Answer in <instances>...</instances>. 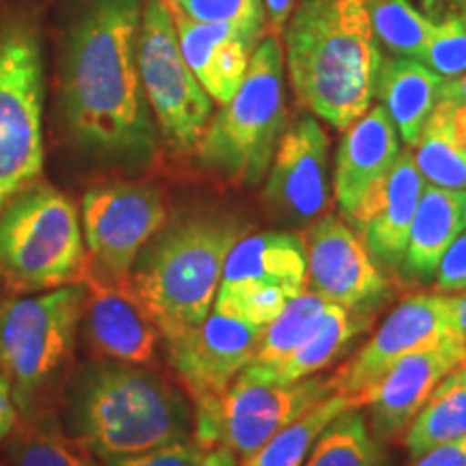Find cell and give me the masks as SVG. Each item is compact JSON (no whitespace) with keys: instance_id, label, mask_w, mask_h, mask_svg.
Segmentation results:
<instances>
[{"instance_id":"1","label":"cell","mask_w":466,"mask_h":466,"mask_svg":"<svg viewBox=\"0 0 466 466\" xmlns=\"http://www.w3.org/2000/svg\"><path fill=\"white\" fill-rule=\"evenodd\" d=\"M145 0H69L58 58L66 127L91 158L127 168L156 156V124L137 66Z\"/></svg>"},{"instance_id":"2","label":"cell","mask_w":466,"mask_h":466,"mask_svg":"<svg viewBox=\"0 0 466 466\" xmlns=\"http://www.w3.org/2000/svg\"><path fill=\"white\" fill-rule=\"evenodd\" d=\"M285 25L296 100L346 130L371 108L382 66L367 0H302Z\"/></svg>"},{"instance_id":"3","label":"cell","mask_w":466,"mask_h":466,"mask_svg":"<svg viewBox=\"0 0 466 466\" xmlns=\"http://www.w3.org/2000/svg\"><path fill=\"white\" fill-rule=\"evenodd\" d=\"M61 423L96 460H108L192 439L195 406L158 371L96 359L67 384Z\"/></svg>"},{"instance_id":"4","label":"cell","mask_w":466,"mask_h":466,"mask_svg":"<svg viewBox=\"0 0 466 466\" xmlns=\"http://www.w3.org/2000/svg\"><path fill=\"white\" fill-rule=\"evenodd\" d=\"M244 231L231 217L192 214L167 220L145 244L127 283L165 343L209 316L227 255Z\"/></svg>"},{"instance_id":"5","label":"cell","mask_w":466,"mask_h":466,"mask_svg":"<svg viewBox=\"0 0 466 466\" xmlns=\"http://www.w3.org/2000/svg\"><path fill=\"white\" fill-rule=\"evenodd\" d=\"M86 248L80 209L66 192L33 182L0 209V283L39 294L80 283Z\"/></svg>"},{"instance_id":"6","label":"cell","mask_w":466,"mask_h":466,"mask_svg":"<svg viewBox=\"0 0 466 466\" xmlns=\"http://www.w3.org/2000/svg\"><path fill=\"white\" fill-rule=\"evenodd\" d=\"M285 127L283 52L277 37H261L233 97L209 116L197 156L227 182L255 186L266 177Z\"/></svg>"},{"instance_id":"7","label":"cell","mask_w":466,"mask_h":466,"mask_svg":"<svg viewBox=\"0 0 466 466\" xmlns=\"http://www.w3.org/2000/svg\"><path fill=\"white\" fill-rule=\"evenodd\" d=\"M85 285L25 294L0 307V374L7 378L20 417L37 408L80 333Z\"/></svg>"},{"instance_id":"8","label":"cell","mask_w":466,"mask_h":466,"mask_svg":"<svg viewBox=\"0 0 466 466\" xmlns=\"http://www.w3.org/2000/svg\"><path fill=\"white\" fill-rule=\"evenodd\" d=\"M44 168V58L31 17L0 22V209Z\"/></svg>"},{"instance_id":"9","label":"cell","mask_w":466,"mask_h":466,"mask_svg":"<svg viewBox=\"0 0 466 466\" xmlns=\"http://www.w3.org/2000/svg\"><path fill=\"white\" fill-rule=\"evenodd\" d=\"M333 393L329 378L279 382L242 370L218 398L195 406V441L203 450L225 447L240 462L285 425Z\"/></svg>"},{"instance_id":"10","label":"cell","mask_w":466,"mask_h":466,"mask_svg":"<svg viewBox=\"0 0 466 466\" xmlns=\"http://www.w3.org/2000/svg\"><path fill=\"white\" fill-rule=\"evenodd\" d=\"M137 66L145 100L162 137L173 149L197 151L212 116V97L186 66L167 0H145Z\"/></svg>"},{"instance_id":"11","label":"cell","mask_w":466,"mask_h":466,"mask_svg":"<svg viewBox=\"0 0 466 466\" xmlns=\"http://www.w3.org/2000/svg\"><path fill=\"white\" fill-rule=\"evenodd\" d=\"M168 220L158 186L113 182L86 190L80 225L89 268L108 281L126 283L141 250Z\"/></svg>"},{"instance_id":"12","label":"cell","mask_w":466,"mask_h":466,"mask_svg":"<svg viewBox=\"0 0 466 466\" xmlns=\"http://www.w3.org/2000/svg\"><path fill=\"white\" fill-rule=\"evenodd\" d=\"M450 339H460L451 318V300L442 291H419L389 313L374 337L329 378L333 393L370 391L391 367L408 354L423 352Z\"/></svg>"},{"instance_id":"13","label":"cell","mask_w":466,"mask_h":466,"mask_svg":"<svg viewBox=\"0 0 466 466\" xmlns=\"http://www.w3.org/2000/svg\"><path fill=\"white\" fill-rule=\"evenodd\" d=\"M264 186L266 206L291 225H311L330 208L329 137L302 115L279 138Z\"/></svg>"},{"instance_id":"14","label":"cell","mask_w":466,"mask_h":466,"mask_svg":"<svg viewBox=\"0 0 466 466\" xmlns=\"http://www.w3.org/2000/svg\"><path fill=\"white\" fill-rule=\"evenodd\" d=\"M307 289L348 311H363L387 294V279L346 220L326 212L309 225Z\"/></svg>"},{"instance_id":"15","label":"cell","mask_w":466,"mask_h":466,"mask_svg":"<svg viewBox=\"0 0 466 466\" xmlns=\"http://www.w3.org/2000/svg\"><path fill=\"white\" fill-rule=\"evenodd\" d=\"M264 329L223 313L209 316L179 339L167 343V354L192 406L218 398L250 363Z\"/></svg>"},{"instance_id":"16","label":"cell","mask_w":466,"mask_h":466,"mask_svg":"<svg viewBox=\"0 0 466 466\" xmlns=\"http://www.w3.org/2000/svg\"><path fill=\"white\" fill-rule=\"evenodd\" d=\"M80 283L85 285L80 333L91 352L97 359L132 365L154 360L162 337L132 294L130 283L108 281L89 266Z\"/></svg>"},{"instance_id":"17","label":"cell","mask_w":466,"mask_h":466,"mask_svg":"<svg viewBox=\"0 0 466 466\" xmlns=\"http://www.w3.org/2000/svg\"><path fill=\"white\" fill-rule=\"evenodd\" d=\"M464 350L462 339H450L423 352L408 354L370 391L359 395L357 406H370L367 423L378 441H391L404 432L442 378L458 365Z\"/></svg>"},{"instance_id":"18","label":"cell","mask_w":466,"mask_h":466,"mask_svg":"<svg viewBox=\"0 0 466 466\" xmlns=\"http://www.w3.org/2000/svg\"><path fill=\"white\" fill-rule=\"evenodd\" d=\"M398 130L387 110L374 106L343 130L335 160V201L352 223L376 186L387 177L400 156Z\"/></svg>"},{"instance_id":"19","label":"cell","mask_w":466,"mask_h":466,"mask_svg":"<svg viewBox=\"0 0 466 466\" xmlns=\"http://www.w3.org/2000/svg\"><path fill=\"white\" fill-rule=\"evenodd\" d=\"M173 17L186 66L212 102L223 106L242 85L250 56L264 33L227 22H195L175 11Z\"/></svg>"},{"instance_id":"20","label":"cell","mask_w":466,"mask_h":466,"mask_svg":"<svg viewBox=\"0 0 466 466\" xmlns=\"http://www.w3.org/2000/svg\"><path fill=\"white\" fill-rule=\"evenodd\" d=\"M423 186L412 151H400L391 171L352 220L371 258L387 266H401Z\"/></svg>"},{"instance_id":"21","label":"cell","mask_w":466,"mask_h":466,"mask_svg":"<svg viewBox=\"0 0 466 466\" xmlns=\"http://www.w3.org/2000/svg\"><path fill=\"white\" fill-rule=\"evenodd\" d=\"M277 288L296 299L307 289L305 238L289 231L242 236L225 259L218 289Z\"/></svg>"},{"instance_id":"22","label":"cell","mask_w":466,"mask_h":466,"mask_svg":"<svg viewBox=\"0 0 466 466\" xmlns=\"http://www.w3.org/2000/svg\"><path fill=\"white\" fill-rule=\"evenodd\" d=\"M445 78L417 58H384L378 74L376 96L380 106L408 147H415L423 126L436 108Z\"/></svg>"},{"instance_id":"23","label":"cell","mask_w":466,"mask_h":466,"mask_svg":"<svg viewBox=\"0 0 466 466\" xmlns=\"http://www.w3.org/2000/svg\"><path fill=\"white\" fill-rule=\"evenodd\" d=\"M462 197L464 192L460 190L439 188L432 184L423 186L401 259L408 277L430 279L436 275L445 250L464 231Z\"/></svg>"},{"instance_id":"24","label":"cell","mask_w":466,"mask_h":466,"mask_svg":"<svg viewBox=\"0 0 466 466\" xmlns=\"http://www.w3.org/2000/svg\"><path fill=\"white\" fill-rule=\"evenodd\" d=\"M412 158L425 184L466 192V108L439 100Z\"/></svg>"},{"instance_id":"25","label":"cell","mask_w":466,"mask_h":466,"mask_svg":"<svg viewBox=\"0 0 466 466\" xmlns=\"http://www.w3.org/2000/svg\"><path fill=\"white\" fill-rule=\"evenodd\" d=\"M0 466H97V460L56 415L31 412L9 434Z\"/></svg>"},{"instance_id":"26","label":"cell","mask_w":466,"mask_h":466,"mask_svg":"<svg viewBox=\"0 0 466 466\" xmlns=\"http://www.w3.org/2000/svg\"><path fill=\"white\" fill-rule=\"evenodd\" d=\"M360 330H363V324L352 318V311L329 302L318 329L283 363L275 365L272 370H250V367H244V370L279 382L305 380L339 359Z\"/></svg>"},{"instance_id":"27","label":"cell","mask_w":466,"mask_h":466,"mask_svg":"<svg viewBox=\"0 0 466 466\" xmlns=\"http://www.w3.org/2000/svg\"><path fill=\"white\" fill-rule=\"evenodd\" d=\"M352 406H357L352 395L330 393L319 404L309 408L305 415L285 425L240 466H302L326 425Z\"/></svg>"},{"instance_id":"28","label":"cell","mask_w":466,"mask_h":466,"mask_svg":"<svg viewBox=\"0 0 466 466\" xmlns=\"http://www.w3.org/2000/svg\"><path fill=\"white\" fill-rule=\"evenodd\" d=\"M302 466H387V458L360 406H352L326 425Z\"/></svg>"},{"instance_id":"29","label":"cell","mask_w":466,"mask_h":466,"mask_svg":"<svg viewBox=\"0 0 466 466\" xmlns=\"http://www.w3.org/2000/svg\"><path fill=\"white\" fill-rule=\"evenodd\" d=\"M326 307L329 302L311 289H305L296 299H291L283 311L264 329L258 350L247 367L272 370L275 365L283 363L318 329Z\"/></svg>"},{"instance_id":"30","label":"cell","mask_w":466,"mask_h":466,"mask_svg":"<svg viewBox=\"0 0 466 466\" xmlns=\"http://www.w3.org/2000/svg\"><path fill=\"white\" fill-rule=\"evenodd\" d=\"M466 434V387L442 380L406 428V450L419 458L441 442Z\"/></svg>"},{"instance_id":"31","label":"cell","mask_w":466,"mask_h":466,"mask_svg":"<svg viewBox=\"0 0 466 466\" xmlns=\"http://www.w3.org/2000/svg\"><path fill=\"white\" fill-rule=\"evenodd\" d=\"M376 37L393 56L417 58L434 31L430 20L415 0H367Z\"/></svg>"},{"instance_id":"32","label":"cell","mask_w":466,"mask_h":466,"mask_svg":"<svg viewBox=\"0 0 466 466\" xmlns=\"http://www.w3.org/2000/svg\"><path fill=\"white\" fill-rule=\"evenodd\" d=\"M419 61L445 80L466 74V20L447 15L436 22Z\"/></svg>"},{"instance_id":"33","label":"cell","mask_w":466,"mask_h":466,"mask_svg":"<svg viewBox=\"0 0 466 466\" xmlns=\"http://www.w3.org/2000/svg\"><path fill=\"white\" fill-rule=\"evenodd\" d=\"M175 14L195 22H227L253 31H266L261 0H167Z\"/></svg>"},{"instance_id":"34","label":"cell","mask_w":466,"mask_h":466,"mask_svg":"<svg viewBox=\"0 0 466 466\" xmlns=\"http://www.w3.org/2000/svg\"><path fill=\"white\" fill-rule=\"evenodd\" d=\"M203 453L206 450L192 436V439L171 442L158 450L134 453V456L100 460L97 466H199Z\"/></svg>"},{"instance_id":"35","label":"cell","mask_w":466,"mask_h":466,"mask_svg":"<svg viewBox=\"0 0 466 466\" xmlns=\"http://www.w3.org/2000/svg\"><path fill=\"white\" fill-rule=\"evenodd\" d=\"M436 289L462 294L466 291V231L460 233L451 247L445 250L436 268Z\"/></svg>"},{"instance_id":"36","label":"cell","mask_w":466,"mask_h":466,"mask_svg":"<svg viewBox=\"0 0 466 466\" xmlns=\"http://www.w3.org/2000/svg\"><path fill=\"white\" fill-rule=\"evenodd\" d=\"M412 466H466V434L421 453Z\"/></svg>"},{"instance_id":"37","label":"cell","mask_w":466,"mask_h":466,"mask_svg":"<svg viewBox=\"0 0 466 466\" xmlns=\"http://www.w3.org/2000/svg\"><path fill=\"white\" fill-rule=\"evenodd\" d=\"M17 421H20V412H17L14 395H11V387L7 378L0 374V445L9 439Z\"/></svg>"},{"instance_id":"38","label":"cell","mask_w":466,"mask_h":466,"mask_svg":"<svg viewBox=\"0 0 466 466\" xmlns=\"http://www.w3.org/2000/svg\"><path fill=\"white\" fill-rule=\"evenodd\" d=\"M261 3H264L266 22L270 25L272 31L279 33L285 26V22L289 20L296 0H261Z\"/></svg>"},{"instance_id":"39","label":"cell","mask_w":466,"mask_h":466,"mask_svg":"<svg viewBox=\"0 0 466 466\" xmlns=\"http://www.w3.org/2000/svg\"><path fill=\"white\" fill-rule=\"evenodd\" d=\"M423 14L432 15H456L466 20V0H421Z\"/></svg>"},{"instance_id":"40","label":"cell","mask_w":466,"mask_h":466,"mask_svg":"<svg viewBox=\"0 0 466 466\" xmlns=\"http://www.w3.org/2000/svg\"><path fill=\"white\" fill-rule=\"evenodd\" d=\"M439 100L458 104V106H466V74L460 76V78L445 80L441 86Z\"/></svg>"},{"instance_id":"41","label":"cell","mask_w":466,"mask_h":466,"mask_svg":"<svg viewBox=\"0 0 466 466\" xmlns=\"http://www.w3.org/2000/svg\"><path fill=\"white\" fill-rule=\"evenodd\" d=\"M451 300V318L456 326V335L466 343V291L458 296H450Z\"/></svg>"},{"instance_id":"42","label":"cell","mask_w":466,"mask_h":466,"mask_svg":"<svg viewBox=\"0 0 466 466\" xmlns=\"http://www.w3.org/2000/svg\"><path fill=\"white\" fill-rule=\"evenodd\" d=\"M199 466H240V460L225 447H212V450H206V453H203Z\"/></svg>"},{"instance_id":"43","label":"cell","mask_w":466,"mask_h":466,"mask_svg":"<svg viewBox=\"0 0 466 466\" xmlns=\"http://www.w3.org/2000/svg\"><path fill=\"white\" fill-rule=\"evenodd\" d=\"M442 380L451 382V384H462V387H466V350H464L462 359L458 360V365L453 367V370L445 378H442Z\"/></svg>"},{"instance_id":"44","label":"cell","mask_w":466,"mask_h":466,"mask_svg":"<svg viewBox=\"0 0 466 466\" xmlns=\"http://www.w3.org/2000/svg\"><path fill=\"white\" fill-rule=\"evenodd\" d=\"M462 225H464V229H466V192H464V197H462Z\"/></svg>"}]
</instances>
